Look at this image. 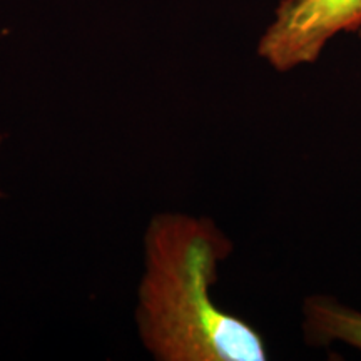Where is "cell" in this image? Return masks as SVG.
Returning a JSON list of instances; mask_svg holds the SVG:
<instances>
[{
    "label": "cell",
    "mask_w": 361,
    "mask_h": 361,
    "mask_svg": "<svg viewBox=\"0 0 361 361\" xmlns=\"http://www.w3.org/2000/svg\"><path fill=\"white\" fill-rule=\"evenodd\" d=\"M303 331L308 345L326 346L345 343L361 351V313L328 296H311L305 301Z\"/></svg>",
    "instance_id": "3"
},
{
    "label": "cell",
    "mask_w": 361,
    "mask_h": 361,
    "mask_svg": "<svg viewBox=\"0 0 361 361\" xmlns=\"http://www.w3.org/2000/svg\"><path fill=\"white\" fill-rule=\"evenodd\" d=\"M358 32H360V37H361V29H360V30H358Z\"/></svg>",
    "instance_id": "4"
},
{
    "label": "cell",
    "mask_w": 361,
    "mask_h": 361,
    "mask_svg": "<svg viewBox=\"0 0 361 361\" xmlns=\"http://www.w3.org/2000/svg\"><path fill=\"white\" fill-rule=\"evenodd\" d=\"M233 245L209 219L161 214L146 233V273L137 323L146 348L162 361H264L258 329L211 296Z\"/></svg>",
    "instance_id": "1"
},
{
    "label": "cell",
    "mask_w": 361,
    "mask_h": 361,
    "mask_svg": "<svg viewBox=\"0 0 361 361\" xmlns=\"http://www.w3.org/2000/svg\"><path fill=\"white\" fill-rule=\"evenodd\" d=\"M361 29V0H281L258 44V56L288 72L313 62L341 32Z\"/></svg>",
    "instance_id": "2"
}]
</instances>
